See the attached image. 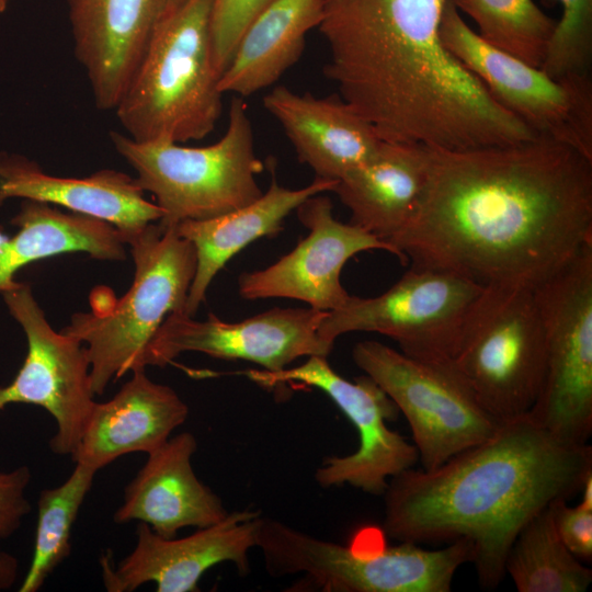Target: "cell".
<instances>
[{
    "label": "cell",
    "mask_w": 592,
    "mask_h": 592,
    "mask_svg": "<svg viewBox=\"0 0 592 592\" xmlns=\"http://www.w3.org/2000/svg\"><path fill=\"white\" fill-rule=\"evenodd\" d=\"M130 373L111 399L95 402L73 463L99 471L126 454H149L185 422L189 407L174 389L151 380L145 368Z\"/></svg>",
    "instance_id": "22"
},
{
    "label": "cell",
    "mask_w": 592,
    "mask_h": 592,
    "mask_svg": "<svg viewBox=\"0 0 592 592\" xmlns=\"http://www.w3.org/2000/svg\"><path fill=\"white\" fill-rule=\"evenodd\" d=\"M196 451V437L182 432L147 454V460L124 489L114 522L138 521L157 535L172 538L182 528L207 527L224 520L229 512L221 499L193 469Z\"/></svg>",
    "instance_id": "19"
},
{
    "label": "cell",
    "mask_w": 592,
    "mask_h": 592,
    "mask_svg": "<svg viewBox=\"0 0 592 592\" xmlns=\"http://www.w3.org/2000/svg\"><path fill=\"white\" fill-rule=\"evenodd\" d=\"M296 213L308 229L307 237L267 267L242 273L238 280L242 298H289L317 310L332 311L351 296L341 283V272L352 257L384 250L399 259L388 241L352 223L338 220L331 201L322 193L306 200Z\"/></svg>",
    "instance_id": "16"
},
{
    "label": "cell",
    "mask_w": 592,
    "mask_h": 592,
    "mask_svg": "<svg viewBox=\"0 0 592 592\" xmlns=\"http://www.w3.org/2000/svg\"><path fill=\"white\" fill-rule=\"evenodd\" d=\"M352 357L406 417L422 469L486 441L501 425L452 363L412 358L372 340L356 343Z\"/></svg>",
    "instance_id": "11"
},
{
    "label": "cell",
    "mask_w": 592,
    "mask_h": 592,
    "mask_svg": "<svg viewBox=\"0 0 592 592\" xmlns=\"http://www.w3.org/2000/svg\"><path fill=\"white\" fill-rule=\"evenodd\" d=\"M426 172V147L383 140L332 192L350 209L352 224L389 242L413 215Z\"/></svg>",
    "instance_id": "24"
},
{
    "label": "cell",
    "mask_w": 592,
    "mask_h": 592,
    "mask_svg": "<svg viewBox=\"0 0 592 592\" xmlns=\"http://www.w3.org/2000/svg\"><path fill=\"white\" fill-rule=\"evenodd\" d=\"M259 511H235L220 522L193 534L164 538L139 523L132 551L118 562L111 550L100 557L101 578L107 592H132L153 582L157 592H196L202 576L215 565L231 562L244 576L248 553L257 548Z\"/></svg>",
    "instance_id": "17"
},
{
    "label": "cell",
    "mask_w": 592,
    "mask_h": 592,
    "mask_svg": "<svg viewBox=\"0 0 592 592\" xmlns=\"http://www.w3.org/2000/svg\"><path fill=\"white\" fill-rule=\"evenodd\" d=\"M1 295L26 335L27 353L14 379L0 386V411L12 403L42 407L56 423L49 448L71 457L96 402L87 348L52 328L27 284Z\"/></svg>",
    "instance_id": "14"
},
{
    "label": "cell",
    "mask_w": 592,
    "mask_h": 592,
    "mask_svg": "<svg viewBox=\"0 0 592 592\" xmlns=\"http://www.w3.org/2000/svg\"><path fill=\"white\" fill-rule=\"evenodd\" d=\"M591 473L589 444L563 443L526 414L433 469L390 478L384 532L418 545L467 538L480 585L494 589L520 531L554 501L580 492Z\"/></svg>",
    "instance_id": "3"
},
{
    "label": "cell",
    "mask_w": 592,
    "mask_h": 592,
    "mask_svg": "<svg viewBox=\"0 0 592 592\" xmlns=\"http://www.w3.org/2000/svg\"><path fill=\"white\" fill-rule=\"evenodd\" d=\"M276 0H213L212 37L215 64L220 72L228 66L244 29Z\"/></svg>",
    "instance_id": "31"
},
{
    "label": "cell",
    "mask_w": 592,
    "mask_h": 592,
    "mask_svg": "<svg viewBox=\"0 0 592 592\" xmlns=\"http://www.w3.org/2000/svg\"><path fill=\"white\" fill-rule=\"evenodd\" d=\"M249 379L263 385L299 383L325 392L350 420L358 434L357 449L345 456L328 457L316 470L315 479L323 488L350 485L380 496L390 478L414 467L419 460L414 444L409 443L387 422L397 418L398 408L367 375L345 379L325 356H309L293 368L278 372L250 369Z\"/></svg>",
    "instance_id": "13"
},
{
    "label": "cell",
    "mask_w": 592,
    "mask_h": 592,
    "mask_svg": "<svg viewBox=\"0 0 592 592\" xmlns=\"http://www.w3.org/2000/svg\"><path fill=\"white\" fill-rule=\"evenodd\" d=\"M451 363L499 422L528 414L546 369L545 333L534 289L487 286Z\"/></svg>",
    "instance_id": "8"
},
{
    "label": "cell",
    "mask_w": 592,
    "mask_h": 592,
    "mask_svg": "<svg viewBox=\"0 0 592 592\" xmlns=\"http://www.w3.org/2000/svg\"><path fill=\"white\" fill-rule=\"evenodd\" d=\"M213 0H184L166 12L115 107L140 143L200 140L221 115L212 37Z\"/></svg>",
    "instance_id": "4"
},
{
    "label": "cell",
    "mask_w": 592,
    "mask_h": 592,
    "mask_svg": "<svg viewBox=\"0 0 592 592\" xmlns=\"http://www.w3.org/2000/svg\"><path fill=\"white\" fill-rule=\"evenodd\" d=\"M561 4L540 69L554 79L590 75L592 62V0H542Z\"/></svg>",
    "instance_id": "30"
},
{
    "label": "cell",
    "mask_w": 592,
    "mask_h": 592,
    "mask_svg": "<svg viewBox=\"0 0 592 592\" xmlns=\"http://www.w3.org/2000/svg\"><path fill=\"white\" fill-rule=\"evenodd\" d=\"M21 197L60 206L72 213L104 220L129 243L163 212L145 197L135 178L112 169L86 178L46 173L34 161L15 153H0V201Z\"/></svg>",
    "instance_id": "20"
},
{
    "label": "cell",
    "mask_w": 592,
    "mask_h": 592,
    "mask_svg": "<svg viewBox=\"0 0 592 592\" xmlns=\"http://www.w3.org/2000/svg\"><path fill=\"white\" fill-rule=\"evenodd\" d=\"M98 470L80 463L59 486L41 491L34 550L20 592L38 591L71 553V531Z\"/></svg>",
    "instance_id": "28"
},
{
    "label": "cell",
    "mask_w": 592,
    "mask_h": 592,
    "mask_svg": "<svg viewBox=\"0 0 592 592\" xmlns=\"http://www.w3.org/2000/svg\"><path fill=\"white\" fill-rule=\"evenodd\" d=\"M11 223L16 234L0 232V294L21 284L15 274L23 266L48 257L84 252L103 261L126 258V242L115 227L47 203L24 200Z\"/></svg>",
    "instance_id": "26"
},
{
    "label": "cell",
    "mask_w": 592,
    "mask_h": 592,
    "mask_svg": "<svg viewBox=\"0 0 592 592\" xmlns=\"http://www.w3.org/2000/svg\"><path fill=\"white\" fill-rule=\"evenodd\" d=\"M77 60L96 107L114 111L166 13V0H67Z\"/></svg>",
    "instance_id": "18"
},
{
    "label": "cell",
    "mask_w": 592,
    "mask_h": 592,
    "mask_svg": "<svg viewBox=\"0 0 592 592\" xmlns=\"http://www.w3.org/2000/svg\"><path fill=\"white\" fill-rule=\"evenodd\" d=\"M482 286L458 274L411 267L374 297L350 296L327 311L318 333L334 344L350 332H376L392 339L412 358L451 363Z\"/></svg>",
    "instance_id": "9"
},
{
    "label": "cell",
    "mask_w": 592,
    "mask_h": 592,
    "mask_svg": "<svg viewBox=\"0 0 592 592\" xmlns=\"http://www.w3.org/2000/svg\"><path fill=\"white\" fill-rule=\"evenodd\" d=\"M372 549L341 545L261 516L257 548L272 577L298 574L292 592H449L473 545L458 538L440 549L399 542Z\"/></svg>",
    "instance_id": "6"
},
{
    "label": "cell",
    "mask_w": 592,
    "mask_h": 592,
    "mask_svg": "<svg viewBox=\"0 0 592 592\" xmlns=\"http://www.w3.org/2000/svg\"><path fill=\"white\" fill-rule=\"evenodd\" d=\"M110 138L135 170L138 185L163 212L158 221L162 226L213 218L243 207L263 193L257 177L264 164L257 156L247 104L240 96L231 100L225 134L208 146L140 143L118 132H111Z\"/></svg>",
    "instance_id": "7"
},
{
    "label": "cell",
    "mask_w": 592,
    "mask_h": 592,
    "mask_svg": "<svg viewBox=\"0 0 592 592\" xmlns=\"http://www.w3.org/2000/svg\"><path fill=\"white\" fill-rule=\"evenodd\" d=\"M545 333L546 369L528 415L559 441L592 433V244L534 288Z\"/></svg>",
    "instance_id": "10"
},
{
    "label": "cell",
    "mask_w": 592,
    "mask_h": 592,
    "mask_svg": "<svg viewBox=\"0 0 592 592\" xmlns=\"http://www.w3.org/2000/svg\"><path fill=\"white\" fill-rule=\"evenodd\" d=\"M549 505L515 537L505 573L519 592H584L592 582V570L561 540Z\"/></svg>",
    "instance_id": "27"
},
{
    "label": "cell",
    "mask_w": 592,
    "mask_h": 592,
    "mask_svg": "<svg viewBox=\"0 0 592 592\" xmlns=\"http://www.w3.org/2000/svg\"><path fill=\"white\" fill-rule=\"evenodd\" d=\"M323 5L325 0H276L258 13L220 75V92L243 99L274 84L299 59Z\"/></svg>",
    "instance_id": "25"
},
{
    "label": "cell",
    "mask_w": 592,
    "mask_h": 592,
    "mask_svg": "<svg viewBox=\"0 0 592 592\" xmlns=\"http://www.w3.org/2000/svg\"><path fill=\"white\" fill-rule=\"evenodd\" d=\"M8 0H0V14L7 10Z\"/></svg>",
    "instance_id": "36"
},
{
    "label": "cell",
    "mask_w": 592,
    "mask_h": 592,
    "mask_svg": "<svg viewBox=\"0 0 592 592\" xmlns=\"http://www.w3.org/2000/svg\"><path fill=\"white\" fill-rule=\"evenodd\" d=\"M32 473L22 465L9 471H0V542L12 536L31 511L26 489Z\"/></svg>",
    "instance_id": "32"
},
{
    "label": "cell",
    "mask_w": 592,
    "mask_h": 592,
    "mask_svg": "<svg viewBox=\"0 0 592 592\" xmlns=\"http://www.w3.org/2000/svg\"><path fill=\"white\" fill-rule=\"evenodd\" d=\"M556 530L567 548L581 561L592 560V509L569 506L567 500L550 503Z\"/></svg>",
    "instance_id": "33"
},
{
    "label": "cell",
    "mask_w": 592,
    "mask_h": 592,
    "mask_svg": "<svg viewBox=\"0 0 592 592\" xmlns=\"http://www.w3.org/2000/svg\"><path fill=\"white\" fill-rule=\"evenodd\" d=\"M453 3L325 0L326 77L385 141L466 149L537 137L443 44Z\"/></svg>",
    "instance_id": "2"
},
{
    "label": "cell",
    "mask_w": 592,
    "mask_h": 592,
    "mask_svg": "<svg viewBox=\"0 0 592 592\" xmlns=\"http://www.w3.org/2000/svg\"><path fill=\"white\" fill-rule=\"evenodd\" d=\"M326 314L311 307L273 308L229 322L213 314L195 320L184 312H172L149 343L144 365L164 367L184 352H200L278 372L297 358L331 353L333 344L318 333Z\"/></svg>",
    "instance_id": "15"
},
{
    "label": "cell",
    "mask_w": 592,
    "mask_h": 592,
    "mask_svg": "<svg viewBox=\"0 0 592 592\" xmlns=\"http://www.w3.org/2000/svg\"><path fill=\"white\" fill-rule=\"evenodd\" d=\"M263 105L282 126L298 160L319 179L338 182L367 162L383 141L339 95L317 98L280 86L264 95Z\"/></svg>",
    "instance_id": "21"
},
{
    "label": "cell",
    "mask_w": 592,
    "mask_h": 592,
    "mask_svg": "<svg viewBox=\"0 0 592 592\" xmlns=\"http://www.w3.org/2000/svg\"><path fill=\"white\" fill-rule=\"evenodd\" d=\"M184 0H166V12L177 8L180 5Z\"/></svg>",
    "instance_id": "35"
},
{
    "label": "cell",
    "mask_w": 592,
    "mask_h": 592,
    "mask_svg": "<svg viewBox=\"0 0 592 592\" xmlns=\"http://www.w3.org/2000/svg\"><path fill=\"white\" fill-rule=\"evenodd\" d=\"M487 43L540 67L556 21L533 0H455Z\"/></svg>",
    "instance_id": "29"
},
{
    "label": "cell",
    "mask_w": 592,
    "mask_h": 592,
    "mask_svg": "<svg viewBox=\"0 0 592 592\" xmlns=\"http://www.w3.org/2000/svg\"><path fill=\"white\" fill-rule=\"evenodd\" d=\"M128 244L135 273L127 293L107 310L73 314L61 330L86 345L95 396L113 379L146 368V351L166 318L185 314L195 275V249L174 225L153 223Z\"/></svg>",
    "instance_id": "5"
},
{
    "label": "cell",
    "mask_w": 592,
    "mask_h": 592,
    "mask_svg": "<svg viewBox=\"0 0 592 592\" xmlns=\"http://www.w3.org/2000/svg\"><path fill=\"white\" fill-rule=\"evenodd\" d=\"M441 37L493 99L537 136L569 145L592 159L590 75L551 78L483 41L455 3L443 16Z\"/></svg>",
    "instance_id": "12"
},
{
    "label": "cell",
    "mask_w": 592,
    "mask_h": 592,
    "mask_svg": "<svg viewBox=\"0 0 592 592\" xmlns=\"http://www.w3.org/2000/svg\"><path fill=\"white\" fill-rule=\"evenodd\" d=\"M335 185V181L315 178L304 187L288 189L273 175L267 190L252 203L213 218L187 219L174 225L178 234L193 244L196 254L185 315L195 316L214 277L234 255L259 238L277 235L284 219L301 203L332 192Z\"/></svg>",
    "instance_id": "23"
},
{
    "label": "cell",
    "mask_w": 592,
    "mask_h": 592,
    "mask_svg": "<svg viewBox=\"0 0 592 592\" xmlns=\"http://www.w3.org/2000/svg\"><path fill=\"white\" fill-rule=\"evenodd\" d=\"M426 149L418 206L389 240L402 263L534 289L592 244V159L573 147Z\"/></svg>",
    "instance_id": "1"
},
{
    "label": "cell",
    "mask_w": 592,
    "mask_h": 592,
    "mask_svg": "<svg viewBox=\"0 0 592 592\" xmlns=\"http://www.w3.org/2000/svg\"><path fill=\"white\" fill-rule=\"evenodd\" d=\"M18 577V560L14 556L0 551V591L13 585Z\"/></svg>",
    "instance_id": "34"
}]
</instances>
